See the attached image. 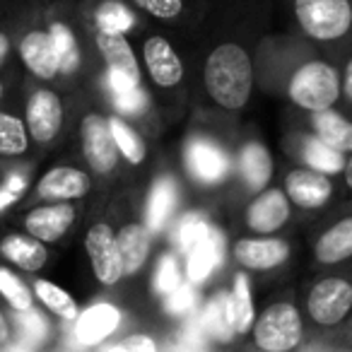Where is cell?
<instances>
[{"instance_id":"obj_1","label":"cell","mask_w":352,"mask_h":352,"mask_svg":"<svg viewBox=\"0 0 352 352\" xmlns=\"http://www.w3.org/2000/svg\"><path fill=\"white\" fill-rule=\"evenodd\" d=\"M203 82L215 104L225 109H241L254 87V65L244 46L234 41L215 46L203 68Z\"/></svg>"},{"instance_id":"obj_2","label":"cell","mask_w":352,"mask_h":352,"mask_svg":"<svg viewBox=\"0 0 352 352\" xmlns=\"http://www.w3.org/2000/svg\"><path fill=\"white\" fill-rule=\"evenodd\" d=\"M340 75L326 60H307L292 73L287 82V94L299 109L323 111L333 109L340 97Z\"/></svg>"},{"instance_id":"obj_3","label":"cell","mask_w":352,"mask_h":352,"mask_svg":"<svg viewBox=\"0 0 352 352\" xmlns=\"http://www.w3.org/2000/svg\"><path fill=\"white\" fill-rule=\"evenodd\" d=\"M292 10L314 41H338L352 32V0H292Z\"/></svg>"},{"instance_id":"obj_4","label":"cell","mask_w":352,"mask_h":352,"mask_svg":"<svg viewBox=\"0 0 352 352\" xmlns=\"http://www.w3.org/2000/svg\"><path fill=\"white\" fill-rule=\"evenodd\" d=\"M92 41L97 46L99 56L104 58L107 73H104V82H107L109 94L118 97L131 89L142 87L140 85V65L133 54V46L128 41V34L121 32H99L92 30Z\"/></svg>"},{"instance_id":"obj_5","label":"cell","mask_w":352,"mask_h":352,"mask_svg":"<svg viewBox=\"0 0 352 352\" xmlns=\"http://www.w3.org/2000/svg\"><path fill=\"white\" fill-rule=\"evenodd\" d=\"M302 340V318L287 302L273 304L256 321V345L263 352H289Z\"/></svg>"},{"instance_id":"obj_6","label":"cell","mask_w":352,"mask_h":352,"mask_svg":"<svg viewBox=\"0 0 352 352\" xmlns=\"http://www.w3.org/2000/svg\"><path fill=\"white\" fill-rule=\"evenodd\" d=\"M352 309V285L340 278L321 280L309 294V314L321 326L340 323Z\"/></svg>"},{"instance_id":"obj_7","label":"cell","mask_w":352,"mask_h":352,"mask_svg":"<svg viewBox=\"0 0 352 352\" xmlns=\"http://www.w3.org/2000/svg\"><path fill=\"white\" fill-rule=\"evenodd\" d=\"M142 63L157 87H176L184 80L182 56L176 54L171 41L162 34H150L142 41Z\"/></svg>"},{"instance_id":"obj_8","label":"cell","mask_w":352,"mask_h":352,"mask_svg":"<svg viewBox=\"0 0 352 352\" xmlns=\"http://www.w3.org/2000/svg\"><path fill=\"white\" fill-rule=\"evenodd\" d=\"M82 150L89 166L99 174H109L118 162V147L109 128V118L87 113L82 121Z\"/></svg>"},{"instance_id":"obj_9","label":"cell","mask_w":352,"mask_h":352,"mask_svg":"<svg viewBox=\"0 0 352 352\" xmlns=\"http://www.w3.org/2000/svg\"><path fill=\"white\" fill-rule=\"evenodd\" d=\"M87 246L89 261H92L94 275L99 278L102 285H113L118 283V278H123V261L121 251L116 244V234L111 232L109 225H94L87 232Z\"/></svg>"},{"instance_id":"obj_10","label":"cell","mask_w":352,"mask_h":352,"mask_svg":"<svg viewBox=\"0 0 352 352\" xmlns=\"http://www.w3.org/2000/svg\"><path fill=\"white\" fill-rule=\"evenodd\" d=\"M63 126V104L56 92L39 87L27 102V131L36 142H51Z\"/></svg>"},{"instance_id":"obj_11","label":"cell","mask_w":352,"mask_h":352,"mask_svg":"<svg viewBox=\"0 0 352 352\" xmlns=\"http://www.w3.org/2000/svg\"><path fill=\"white\" fill-rule=\"evenodd\" d=\"M285 188L294 206L299 208H321L331 198L333 186L326 176L316 169H294L285 179Z\"/></svg>"},{"instance_id":"obj_12","label":"cell","mask_w":352,"mask_h":352,"mask_svg":"<svg viewBox=\"0 0 352 352\" xmlns=\"http://www.w3.org/2000/svg\"><path fill=\"white\" fill-rule=\"evenodd\" d=\"M75 208L68 203H54V206L34 208L25 217L27 232L39 241H56L73 227Z\"/></svg>"},{"instance_id":"obj_13","label":"cell","mask_w":352,"mask_h":352,"mask_svg":"<svg viewBox=\"0 0 352 352\" xmlns=\"http://www.w3.org/2000/svg\"><path fill=\"white\" fill-rule=\"evenodd\" d=\"M89 186L92 182L85 171L73 166H56L41 176L36 191L44 201H73V198H82Z\"/></svg>"},{"instance_id":"obj_14","label":"cell","mask_w":352,"mask_h":352,"mask_svg":"<svg viewBox=\"0 0 352 352\" xmlns=\"http://www.w3.org/2000/svg\"><path fill=\"white\" fill-rule=\"evenodd\" d=\"M186 164L188 171L203 184H217L222 182L230 171V160L217 145L208 140H193L186 150Z\"/></svg>"},{"instance_id":"obj_15","label":"cell","mask_w":352,"mask_h":352,"mask_svg":"<svg viewBox=\"0 0 352 352\" xmlns=\"http://www.w3.org/2000/svg\"><path fill=\"white\" fill-rule=\"evenodd\" d=\"M121 323V311L113 304H92L78 316L75 323V338L82 345H97V342L107 340Z\"/></svg>"},{"instance_id":"obj_16","label":"cell","mask_w":352,"mask_h":352,"mask_svg":"<svg viewBox=\"0 0 352 352\" xmlns=\"http://www.w3.org/2000/svg\"><path fill=\"white\" fill-rule=\"evenodd\" d=\"M289 217V201L283 191H265L249 206L246 225L261 234L280 230Z\"/></svg>"},{"instance_id":"obj_17","label":"cell","mask_w":352,"mask_h":352,"mask_svg":"<svg viewBox=\"0 0 352 352\" xmlns=\"http://www.w3.org/2000/svg\"><path fill=\"white\" fill-rule=\"evenodd\" d=\"M289 256V246L280 239H239L234 244V258L244 268L268 270L285 263Z\"/></svg>"},{"instance_id":"obj_18","label":"cell","mask_w":352,"mask_h":352,"mask_svg":"<svg viewBox=\"0 0 352 352\" xmlns=\"http://www.w3.org/2000/svg\"><path fill=\"white\" fill-rule=\"evenodd\" d=\"M311 126L316 131V138L326 142L328 147L338 152H352V123L345 116H340L333 109H323V111L311 113Z\"/></svg>"},{"instance_id":"obj_19","label":"cell","mask_w":352,"mask_h":352,"mask_svg":"<svg viewBox=\"0 0 352 352\" xmlns=\"http://www.w3.org/2000/svg\"><path fill=\"white\" fill-rule=\"evenodd\" d=\"M222 254H225V239L220 232L210 230L208 236L188 254L186 273L191 283H203L217 265L222 263Z\"/></svg>"},{"instance_id":"obj_20","label":"cell","mask_w":352,"mask_h":352,"mask_svg":"<svg viewBox=\"0 0 352 352\" xmlns=\"http://www.w3.org/2000/svg\"><path fill=\"white\" fill-rule=\"evenodd\" d=\"M118 251L123 261V275H133L142 268L150 254V232L140 225H126L116 236Z\"/></svg>"},{"instance_id":"obj_21","label":"cell","mask_w":352,"mask_h":352,"mask_svg":"<svg viewBox=\"0 0 352 352\" xmlns=\"http://www.w3.org/2000/svg\"><path fill=\"white\" fill-rule=\"evenodd\" d=\"M0 254L8 261H12L15 265H20L22 270H39L46 263V249L44 241L34 239V236H22V234H10L8 239H3L0 244Z\"/></svg>"},{"instance_id":"obj_22","label":"cell","mask_w":352,"mask_h":352,"mask_svg":"<svg viewBox=\"0 0 352 352\" xmlns=\"http://www.w3.org/2000/svg\"><path fill=\"white\" fill-rule=\"evenodd\" d=\"M239 169H241L246 186H249L251 191H261V188L268 184L270 174H273L270 152L265 150L261 142H249L239 155Z\"/></svg>"},{"instance_id":"obj_23","label":"cell","mask_w":352,"mask_h":352,"mask_svg":"<svg viewBox=\"0 0 352 352\" xmlns=\"http://www.w3.org/2000/svg\"><path fill=\"white\" fill-rule=\"evenodd\" d=\"M352 256V217L333 225L316 244V258L321 263H340Z\"/></svg>"},{"instance_id":"obj_24","label":"cell","mask_w":352,"mask_h":352,"mask_svg":"<svg viewBox=\"0 0 352 352\" xmlns=\"http://www.w3.org/2000/svg\"><path fill=\"white\" fill-rule=\"evenodd\" d=\"M227 307H230L232 328L236 336H244L254 323V302H251V289L246 275H234V287L227 294Z\"/></svg>"},{"instance_id":"obj_25","label":"cell","mask_w":352,"mask_h":352,"mask_svg":"<svg viewBox=\"0 0 352 352\" xmlns=\"http://www.w3.org/2000/svg\"><path fill=\"white\" fill-rule=\"evenodd\" d=\"M176 203V186L171 179H162L152 186L150 201H147V230L157 232L166 220L169 212L174 210Z\"/></svg>"},{"instance_id":"obj_26","label":"cell","mask_w":352,"mask_h":352,"mask_svg":"<svg viewBox=\"0 0 352 352\" xmlns=\"http://www.w3.org/2000/svg\"><path fill=\"white\" fill-rule=\"evenodd\" d=\"M302 157L311 164V169L321 171V174H338L345 169L342 152L328 147L318 138H302Z\"/></svg>"},{"instance_id":"obj_27","label":"cell","mask_w":352,"mask_h":352,"mask_svg":"<svg viewBox=\"0 0 352 352\" xmlns=\"http://www.w3.org/2000/svg\"><path fill=\"white\" fill-rule=\"evenodd\" d=\"M201 326L208 336L217 338V340H230V338L234 336V328H232V318H230V307H227V294H217V297L208 304L201 316Z\"/></svg>"},{"instance_id":"obj_28","label":"cell","mask_w":352,"mask_h":352,"mask_svg":"<svg viewBox=\"0 0 352 352\" xmlns=\"http://www.w3.org/2000/svg\"><path fill=\"white\" fill-rule=\"evenodd\" d=\"M109 128H111V135H113V140H116L118 152H121L131 164H140V162L145 160V142H142V138L118 116L109 118Z\"/></svg>"},{"instance_id":"obj_29","label":"cell","mask_w":352,"mask_h":352,"mask_svg":"<svg viewBox=\"0 0 352 352\" xmlns=\"http://www.w3.org/2000/svg\"><path fill=\"white\" fill-rule=\"evenodd\" d=\"M27 123L12 113L0 111V155L15 157L27 150Z\"/></svg>"},{"instance_id":"obj_30","label":"cell","mask_w":352,"mask_h":352,"mask_svg":"<svg viewBox=\"0 0 352 352\" xmlns=\"http://www.w3.org/2000/svg\"><path fill=\"white\" fill-rule=\"evenodd\" d=\"M34 292H36V297H39L41 302L51 309V311L58 314V316L68 318V321H73V318L80 316L78 304H75L73 297H70L65 289H60L58 285L49 283V280H36Z\"/></svg>"},{"instance_id":"obj_31","label":"cell","mask_w":352,"mask_h":352,"mask_svg":"<svg viewBox=\"0 0 352 352\" xmlns=\"http://www.w3.org/2000/svg\"><path fill=\"white\" fill-rule=\"evenodd\" d=\"M140 15L157 22H179L188 10V0H126Z\"/></svg>"},{"instance_id":"obj_32","label":"cell","mask_w":352,"mask_h":352,"mask_svg":"<svg viewBox=\"0 0 352 352\" xmlns=\"http://www.w3.org/2000/svg\"><path fill=\"white\" fill-rule=\"evenodd\" d=\"M208 232H210V227H208L206 217L186 215L179 222V227H176V244H179V249H182L184 254H191V251L206 239Z\"/></svg>"},{"instance_id":"obj_33","label":"cell","mask_w":352,"mask_h":352,"mask_svg":"<svg viewBox=\"0 0 352 352\" xmlns=\"http://www.w3.org/2000/svg\"><path fill=\"white\" fill-rule=\"evenodd\" d=\"M0 294L8 299L15 311H27L32 309V292L27 289V285L22 283L17 275H12L8 268H0Z\"/></svg>"},{"instance_id":"obj_34","label":"cell","mask_w":352,"mask_h":352,"mask_svg":"<svg viewBox=\"0 0 352 352\" xmlns=\"http://www.w3.org/2000/svg\"><path fill=\"white\" fill-rule=\"evenodd\" d=\"M179 285H182V270H179V263H176L174 256H164L162 263L157 265L155 289L162 294H171Z\"/></svg>"},{"instance_id":"obj_35","label":"cell","mask_w":352,"mask_h":352,"mask_svg":"<svg viewBox=\"0 0 352 352\" xmlns=\"http://www.w3.org/2000/svg\"><path fill=\"white\" fill-rule=\"evenodd\" d=\"M17 326H20V331L25 333L27 340L32 342H39L46 338V331H49V326H46L44 316L41 314H36L34 309H27V311H17Z\"/></svg>"},{"instance_id":"obj_36","label":"cell","mask_w":352,"mask_h":352,"mask_svg":"<svg viewBox=\"0 0 352 352\" xmlns=\"http://www.w3.org/2000/svg\"><path fill=\"white\" fill-rule=\"evenodd\" d=\"M196 304V289L191 283H182L171 294H166L164 309L169 314H186Z\"/></svg>"},{"instance_id":"obj_37","label":"cell","mask_w":352,"mask_h":352,"mask_svg":"<svg viewBox=\"0 0 352 352\" xmlns=\"http://www.w3.org/2000/svg\"><path fill=\"white\" fill-rule=\"evenodd\" d=\"M27 191V179L22 174H10L8 182L0 186V210L10 208L15 201H20L22 193Z\"/></svg>"},{"instance_id":"obj_38","label":"cell","mask_w":352,"mask_h":352,"mask_svg":"<svg viewBox=\"0 0 352 352\" xmlns=\"http://www.w3.org/2000/svg\"><path fill=\"white\" fill-rule=\"evenodd\" d=\"M107 352H157V347L147 336H128L118 345L109 347Z\"/></svg>"},{"instance_id":"obj_39","label":"cell","mask_w":352,"mask_h":352,"mask_svg":"<svg viewBox=\"0 0 352 352\" xmlns=\"http://www.w3.org/2000/svg\"><path fill=\"white\" fill-rule=\"evenodd\" d=\"M203 336H206L203 326H188L176 345V352H203Z\"/></svg>"},{"instance_id":"obj_40","label":"cell","mask_w":352,"mask_h":352,"mask_svg":"<svg viewBox=\"0 0 352 352\" xmlns=\"http://www.w3.org/2000/svg\"><path fill=\"white\" fill-rule=\"evenodd\" d=\"M10 51H12V32L8 25H0V68L8 60Z\"/></svg>"},{"instance_id":"obj_41","label":"cell","mask_w":352,"mask_h":352,"mask_svg":"<svg viewBox=\"0 0 352 352\" xmlns=\"http://www.w3.org/2000/svg\"><path fill=\"white\" fill-rule=\"evenodd\" d=\"M340 89H342V92H345V97L350 99V104H352V56H350V58H347L345 70H342Z\"/></svg>"},{"instance_id":"obj_42","label":"cell","mask_w":352,"mask_h":352,"mask_svg":"<svg viewBox=\"0 0 352 352\" xmlns=\"http://www.w3.org/2000/svg\"><path fill=\"white\" fill-rule=\"evenodd\" d=\"M8 338H10V328H8L6 316H3V311H0V345H6Z\"/></svg>"},{"instance_id":"obj_43","label":"cell","mask_w":352,"mask_h":352,"mask_svg":"<svg viewBox=\"0 0 352 352\" xmlns=\"http://www.w3.org/2000/svg\"><path fill=\"white\" fill-rule=\"evenodd\" d=\"M342 171H345V182H347V186L352 188V157L345 162V169H342Z\"/></svg>"},{"instance_id":"obj_44","label":"cell","mask_w":352,"mask_h":352,"mask_svg":"<svg viewBox=\"0 0 352 352\" xmlns=\"http://www.w3.org/2000/svg\"><path fill=\"white\" fill-rule=\"evenodd\" d=\"M8 352H30V350H27L25 345H12L10 350H8Z\"/></svg>"},{"instance_id":"obj_45","label":"cell","mask_w":352,"mask_h":352,"mask_svg":"<svg viewBox=\"0 0 352 352\" xmlns=\"http://www.w3.org/2000/svg\"><path fill=\"white\" fill-rule=\"evenodd\" d=\"M0 99H3V80H0Z\"/></svg>"}]
</instances>
